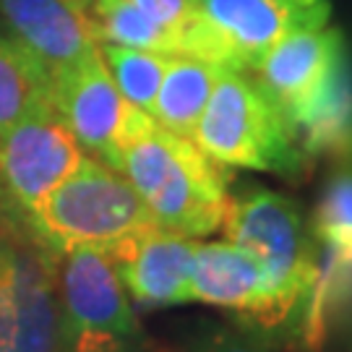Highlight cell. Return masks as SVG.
<instances>
[{"label": "cell", "mask_w": 352, "mask_h": 352, "mask_svg": "<svg viewBox=\"0 0 352 352\" xmlns=\"http://www.w3.org/2000/svg\"><path fill=\"white\" fill-rule=\"evenodd\" d=\"M128 183L149 209L154 225L204 238L222 230L230 206V167L214 162L193 139L173 133L144 113L120 149Z\"/></svg>", "instance_id": "1"}, {"label": "cell", "mask_w": 352, "mask_h": 352, "mask_svg": "<svg viewBox=\"0 0 352 352\" xmlns=\"http://www.w3.org/2000/svg\"><path fill=\"white\" fill-rule=\"evenodd\" d=\"M190 139L225 167L272 173L289 183H302L314 170L277 104L251 76L232 68L219 71Z\"/></svg>", "instance_id": "2"}, {"label": "cell", "mask_w": 352, "mask_h": 352, "mask_svg": "<svg viewBox=\"0 0 352 352\" xmlns=\"http://www.w3.org/2000/svg\"><path fill=\"white\" fill-rule=\"evenodd\" d=\"M149 209L128 177L94 157L50 190L26 222V235L55 253L74 248H110L113 243L151 227Z\"/></svg>", "instance_id": "3"}, {"label": "cell", "mask_w": 352, "mask_h": 352, "mask_svg": "<svg viewBox=\"0 0 352 352\" xmlns=\"http://www.w3.org/2000/svg\"><path fill=\"white\" fill-rule=\"evenodd\" d=\"M227 240L238 243L264 266L285 316L311 300L318 279L321 248L305 225L300 204L264 186H248L230 196L225 217Z\"/></svg>", "instance_id": "4"}, {"label": "cell", "mask_w": 352, "mask_h": 352, "mask_svg": "<svg viewBox=\"0 0 352 352\" xmlns=\"http://www.w3.org/2000/svg\"><path fill=\"white\" fill-rule=\"evenodd\" d=\"M60 352H146L131 298L102 248L58 253Z\"/></svg>", "instance_id": "5"}, {"label": "cell", "mask_w": 352, "mask_h": 352, "mask_svg": "<svg viewBox=\"0 0 352 352\" xmlns=\"http://www.w3.org/2000/svg\"><path fill=\"white\" fill-rule=\"evenodd\" d=\"M196 21L186 29L183 55L251 74L279 39L302 26L329 24V0L298 8L289 0H196Z\"/></svg>", "instance_id": "6"}, {"label": "cell", "mask_w": 352, "mask_h": 352, "mask_svg": "<svg viewBox=\"0 0 352 352\" xmlns=\"http://www.w3.org/2000/svg\"><path fill=\"white\" fill-rule=\"evenodd\" d=\"M87 151L50 102L13 123L0 136V225L26 235L32 212L76 173Z\"/></svg>", "instance_id": "7"}, {"label": "cell", "mask_w": 352, "mask_h": 352, "mask_svg": "<svg viewBox=\"0 0 352 352\" xmlns=\"http://www.w3.org/2000/svg\"><path fill=\"white\" fill-rule=\"evenodd\" d=\"M0 352H60L58 253L13 230L0 243Z\"/></svg>", "instance_id": "8"}, {"label": "cell", "mask_w": 352, "mask_h": 352, "mask_svg": "<svg viewBox=\"0 0 352 352\" xmlns=\"http://www.w3.org/2000/svg\"><path fill=\"white\" fill-rule=\"evenodd\" d=\"M47 102L89 157L115 170L120 167L123 141L144 110L118 91L100 50L52 74L47 78Z\"/></svg>", "instance_id": "9"}, {"label": "cell", "mask_w": 352, "mask_h": 352, "mask_svg": "<svg viewBox=\"0 0 352 352\" xmlns=\"http://www.w3.org/2000/svg\"><path fill=\"white\" fill-rule=\"evenodd\" d=\"M199 238H186L151 225L113 243L115 274L131 300L144 308H167L190 302V266Z\"/></svg>", "instance_id": "10"}, {"label": "cell", "mask_w": 352, "mask_h": 352, "mask_svg": "<svg viewBox=\"0 0 352 352\" xmlns=\"http://www.w3.org/2000/svg\"><path fill=\"white\" fill-rule=\"evenodd\" d=\"M190 302L225 308L274 329L287 321L264 266L232 240L196 243L190 266Z\"/></svg>", "instance_id": "11"}, {"label": "cell", "mask_w": 352, "mask_h": 352, "mask_svg": "<svg viewBox=\"0 0 352 352\" xmlns=\"http://www.w3.org/2000/svg\"><path fill=\"white\" fill-rule=\"evenodd\" d=\"M0 29L50 78L100 50L87 6L78 0H0Z\"/></svg>", "instance_id": "12"}, {"label": "cell", "mask_w": 352, "mask_h": 352, "mask_svg": "<svg viewBox=\"0 0 352 352\" xmlns=\"http://www.w3.org/2000/svg\"><path fill=\"white\" fill-rule=\"evenodd\" d=\"M344 47L347 45L340 29L329 24L302 26L279 39L248 76L287 120L314 97Z\"/></svg>", "instance_id": "13"}, {"label": "cell", "mask_w": 352, "mask_h": 352, "mask_svg": "<svg viewBox=\"0 0 352 352\" xmlns=\"http://www.w3.org/2000/svg\"><path fill=\"white\" fill-rule=\"evenodd\" d=\"M300 149L331 162H352V58L347 47L300 110L287 118Z\"/></svg>", "instance_id": "14"}, {"label": "cell", "mask_w": 352, "mask_h": 352, "mask_svg": "<svg viewBox=\"0 0 352 352\" xmlns=\"http://www.w3.org/2000/svg\"><path fill=\"white\" fill-rule=\"evenodd\" d=\"M219 71L222 65H214L193 55H170L151 107V118L167 131L190 139Z\"/></svg>", "instance_id": "15"}, {"label": "cell", "mask_w": 352, "mask_h": 352, "mask_svg": "<svg viewBox=\"0 0 352 352\" xmlns=\"http://www.w3.org/2000/svg\"><path fill=\"white\" fill-rule=\"evenodd\" d=\"M87 13L97 42L183 55V34L173 26L154 21L133 0H89Z\"/></svg>", "instance_id": "16"}, {"label": "cell", "mask_w": 352, "mask_h": 352, "mask_svg": "<svg viewBox=\"0 0 352 352\" xmlns=\"http://www.w3.org/2000/svg\"><path fill=\"white\" fill-rule=\"evenodd\" d=\"M45 102V68L0 29V136Z\"/></svg>", "instance_id": "17"}, {"label": "cell", "mask_w": 352, "mask_h": 352, "mask_svg": "<svg viewBox=\"0 0 352 352\" xmlns=\"http://www.w3.org/2000/svg\"><path fill=\"white\" fill-rule=\"evenodd\" d=\"M308 230L321 253L352 264V162H337L324 183Z\"/></svg>", "instance_id": "18"}, {"label": "cell", "mask_w": 352, "mask_h": 352, "mask_svg": "<svg viewBox=\"0 0 352 352\" xmlns=\"http://www.w3.org/2000/svg\"><path fill=\"white\" fill-rule=\"evenodd\" d=\"M100 52L107 71L113 76L118 91L133 107L151 115V107H154V100H157V91H160V84H162L170 55L123 47V45H110V42H100Z\"/></svg>", "instance_id": "19"}, {"label": "cell", "mask_w": 352, "mask_h": 352, "mask_svg": "<svg viewBox=\"0 0 352 352\" xmlns=\"http://www.w3.org/2000/svg\"><path fill=\"white\" fill-rule=\"evenodd\" d=\"M186 352H279L272 342L258 340L256 334L240 329L217 327L193 337Z\"/></svg>", "instance_id": "20"}, {"label": "cell", "mask_w": 352, "mask_h": 352, "mask_svg": "<svg viewBox=\"0 0 352 352\" xmlns=\"http://www.w3.org/2000/svg\"><path fill=\"white\" fill-rule=\"evenodd\" d=\"M144 13H149L154 21L177 29L186 37V29L196 21V0H133Z\"/></svg>", "instance_id": "21"}, {"label": "cell", "mask_w": 352, "mask_h": 352, "mask_svg": "<svg viewBox=\"0 0 352 352\" xmlns=\"http://www.w3.org/2000/svg\"><path fill=\"white\" fill-rule=\"evenodd\" d=\"M292 6H298V8H314L318 3H327V0H289Z\"/></svg>", "instance_id": "22"}, {"label": "cell", "mask_w": 352, "mask_h": 352, "mask_svg": "<svg viewBox=\"0 0 352 352\" xmlns=\"http://www.w3.org/2000/svg\"><path fill=\"white\" fill-rule=\"evenodd\" d=\"M3 238H6V227H0V243H3Z\"/></svg>", "instance_id": "23"}, {"label": "cell", "mask_w": 352, "mask_h": 352, "mask_svg": "<svg viewBox=\"0 0 352 352\" xmlns=\"http://www.w3.org/2000/svg\"><path fill=\"white\" fill-rule=\"evenodd\" d=\"M78 3H81V6H87V3H89V0H78Z\"/></svg>", "instance_id": "24"}]
</instances>
